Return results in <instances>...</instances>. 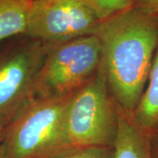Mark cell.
<instances>
[{"instance_id":"6da1fadb","label":"cell","mask_w":158,"mask_h":158,"mask_svg":"<svg viewBox=\"0 0 158 158\" xmlns=\"http://www.w3.org/2000/svg\"><path fill=\"white\" fill-rule=\"evenodd\" d=\"M115 103L133 114L145 90L158 46V17L135 8L105 19L93 33Z\"/></svg>"},{"instance_id":"7a4b0ae2","label":"cell","mask_w":158,"mask_h":158,"mask_svg":"<svg viewBox=\"0 0 158 158\" xmlns=\"http://www.w3.org/2000/svg\"><path fill=\"white\" fill-rule=\"evenodd\" d=\"M71 96L33 98L4 128L6 158H54L74 148L64 126Z\"/></svg>"},{"instance_id":"3957f363","label":"cell","mask_w":158,"mask_h":158,"mask_svg":"<svg viewBox=\"0 0 158 158\" xmlns=\"http://www.w3.org/2000/svg\"><path fill=\"white\" fill-rule=\"evenodd\" d=\"M64 126L72 148L113 146L118 128V108L101 64L90 81L71 96Z\"/></svg>"},{"instance_id":"277c9868","label":"cell","mask_w":158,"mask_h":158,"mask_svg":"<svg viewBox=\"0 0 158 158\" xmlns=\"http://www.w3.org/2000/svg\"><path fill=\"white\" fill-rule=\"evenodd\" d=\"M101 45L94 34L46 44L34 97L71 96L90 81L101 64Z\"/></svg>"},{"instance_id":"5b68a950","label":"cell","mask_w":158,"mask_h":158,"mask_svg":"<svg viewBox=\"0 0 158 158\" xmlns=\"http://www.w3.org/2000/svg\"><path fill=\"white\" fill-rule=\"evenodd\" d=\"M45 54V43L27 37L0 55V128L34 98Z\"/></svg>"},{"instance_id":"8992f818","label":"cell","mask_w":158,"mask_h":158,"mask_svg":"<svg viewBox=\"0 0 158 158\" xmlns=\"http://www.w3.org/2000/svg\"><path fill=\"white\" fill-rule=\"evenodd\" d=\"M100 22L85 0H33L25 35L54 44L92 34Z\"/></svg>"},{"instance_id":"52a82bcc","label":"cell","mask_w":158,"mask_h":158,"mask_svg":"<svg viewBox=\"0 0 158 158\" xmlns=\"http://www.w3.org/2000/svg\"><path fill=\"white\" fill-rule=\"evenodd\" d=\"M118 108V128L113 158H152L150 134L138 125L133 114Z\"/></svg>"},{"instance_id":"ba28073f","label":"cell","mask_w":158,"mask_h":158,"mask_svg":"<svg viewBox=\"0 0 158 158\" xmlns=\"http://www.w3.org/2000/svg\"><path fill=\"white\" fill-rule=\"evenodd\" d=\"M147 84L133 116L142 129L151 134L158 130V51L153 59Z\"/></svg>"},{"instance_id":"9c48e42d","label":"cell","mask_w":158,"mask_h":158,"mask_svg":"<svg viewBox=\"0 0 158 158\" xmlns=\"http://www.w3.org/2000/svg\"><path fill=\"white\" fill-rule=\"evenodd\" d=\"M33 0H0V41L27 30Z\"/></svg>"},{"instance_id":"30bf717a","label":"cell","mask_w":158,"mask_h":158,"mask_svg":"<svg viewBox=\"0 0 158 158\" xmlns=\"http://www.w3.org/2000/svg\"><path fill=\"white\" fill-rule=\"evenodd\" d=\"M103 21L133 8V0H85Z\"/></svg>"},{"instance_id":"8fae6325","label":"cell","mask_w":158,"mask_h":158,"mask_svg":"<svg viewBox=\"0 0 158 158\" xmlns=\"http://www.w3.org/2000/svg\"><path fill=\"white\" fill-rule=\"evenodd\" d=\"M54 158H113V147L74 148Z\"/></svg>"},{"instance_id":"7c38bea8","label":"cell","mask_w":158,"mask_h":158,"mask_svg":"<svg viewBox=\"0 0 158 158\" xmlns=\"http://www.w3.org/2000/svg\"><path fill=\"white\" fill-rule=\"evenodd\" d=\"M133 8L158 17V0H133Z\"/></svg>"},{"instance_id":"4fadbf2b","label":"cell","mask_w":158,"mask_h":158,"mask_svg":"<svg viewBox=\"0 0 158 158\" xmlns=\"http://www.w3.org/2000/svg\"><path fill=\"white\" fill-rule=\"evenodd\" d=\"M152 158H158V130L150 134Z\"/></svg>"},{"instance_id":"5bb4252c","label":"cell","mask_w":158,"mask_h":158,"mask_svg":"<svg viewBox=\"0 0 158 158\" xmlns=\"http://www.w3.org/2000/svg\"><path fill=\"white\" fill-rule=\"evenodd\" d=\"M4 129L0 128V158H6V151L4 146Z\"/></svg>"}]
</instances>
